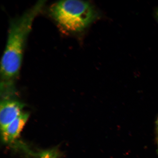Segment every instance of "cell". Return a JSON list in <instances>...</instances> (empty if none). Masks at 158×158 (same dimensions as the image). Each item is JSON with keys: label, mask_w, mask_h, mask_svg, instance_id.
<instances>
[{"label": "cell", "mask_w": 158, "mask_h": 158, "mask_svg": "<svg viewBox=\"0 0 158 158\" xmlns=\"http://www.w3.org/2000/svg\"><path fill=\"white\" fill-rule=\"evenodd\" d=\"M45 4V1H38L10 23L6 44L1 60V75L3 81H12L19 75L27 40L35 18Z\"/></svg>", "instance_id": "6da1fadb"}, {"label": "cell", "mask_w": 158, "mask_h": 158, "mask_svg": "<svg viewBox=\"0 0 158 158\" xmlns=\"http://www.w3.org/2000/svg\"><path fill=\"white\" fill-rule=\"evenodd\" d=\"M49 12L59 26L72 32L82 31L96 16V12L90 3L74 0L57 2L51 6Z\"/></svg>", "instance_id": "7a4b0ae2"}, {"label": "cell", "mask_w": 158, "mask_h": 158, "mask_svg": "<svg viewBox=\"0 0 158 158\" xmlns=\"http://www.w3.org/2000/svg\"><path fill=\"white\" fill-rule=\"evenodd\" d=\"M24 105L19 101L4 99L0 106L1 130L13 121L22 113Z\"/></svg>", "instance_id": "3957f363"}, {"label": "cell", "mask_w": 158, "mask_h": 158, "mask_svg": "<svg viewBox=\"0 0 158 158\" xmlns=\"http://www.w3.org/2000/svg\"><path fill=\"white\" fill-rule=\"evenodd\" d=\"M29 117L27 112H23L8 125L1 130L2 141L6 144H11L18 137Z\"/></svg>", "instance_id": "277c9868"}, {"label": "cell", "mask_w": 158, "mask_h": 158, "mask_svg": "<svg viewBox=\"0 0 158 158\" xmlns=\"http://www.w3.org/2000/svg\"><path fill=\"white\" fill-rule=\"evenodd\" d=\"M62 156L58 148H55L38 153L37 158H61Z\"/></svg>", "instance_id": "5b68a950"}, {"label": "cell", "mask_w": 158, "mask_h": 158, "mask_svg": "<svg viewBox=\"0 0 158 158\" xmlns=\"http://www.w3.org/2000/svg\"><path fill=\"white\" fill-rule=\"evenodd\" d=\"M156 124H157V125L158 126V118H157V121H156Z\"/></svg>", "instance_id": "8992f818"}, {"label": "cell", "mask_w": 158, "mask_h": 158, "mask_svg": "<svg viewBox=\"0 0 158 158\" xmlns=\"http://www.w3.org/2000/svg\"><path fill=\"white\" fill-rule=\"evenodd\" d=\"M157 145H158V138L157 140Z\"/></svg>", "instance_id": "52a82bcc"}, {"label": "cell", "mask_w": 158, "mask_h": 158, "mask_svg": "<svg viewBox=\"0 0 158 158\" xmlns=\"http://www.w3.org/2000/svg\"><path fill=\"white\" fill-rule=\"evenodd\" d=\"M157 17H158V10L157 12Z\"/></svg>", "instance_id": "ba28073f"}]
</instances>
